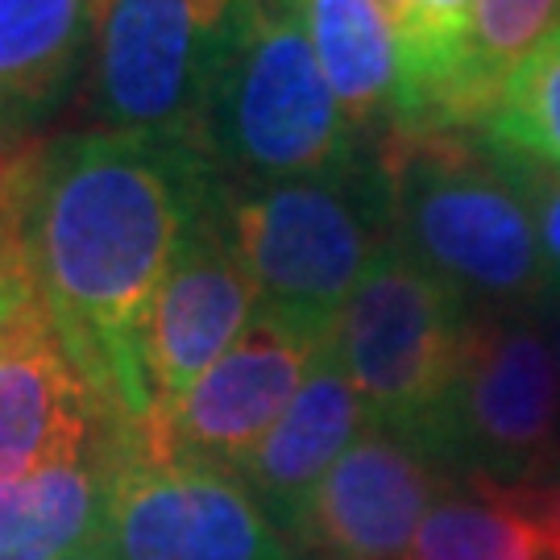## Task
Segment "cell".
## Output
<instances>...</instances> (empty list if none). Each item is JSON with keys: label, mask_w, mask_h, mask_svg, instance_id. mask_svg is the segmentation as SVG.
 <instances>
[{"label": "cell", "mask_w": 560, "mask_h": 560, "mask_svg": "<svg viewBox=\"0 0 560 560\" xmlns=\"http://www.w3.org/2000/svg\"><path fill=\"white\" fill-rule=\"evenodd\" d=\"M217 179L187 141L113 129L50 141L18 166L13 212L34 300L88 390L141 436L154 420V295Z\"/></svg>", "instance_id": "6da1fadb"}, {"label": "cell", "mask_w": 560, "mask_h": 560, "mask_svg": "<svg viewBox=\"0 0 560 560\" xmlns=\"http://www.w3.org/2000/svg\"><path fill=\"white\" fill-rule=\"evenodd\" d=\"M378 159L395 245L478 316L548 307L552 279L532 212L478 133H402L382 141Z\"/></svg>", "instance_id": "7a4b0ae2"}, {"label": "cell", "mask_w": 560, "mask_h": 560, "mask_svg": "<svg viewBox=\"0 0 560 560\" xmlns=\"http://www.w3.org/2000/svg\"><path fill=\"white\" fill-rule=\"evenodd\" d=\"M229 233L258 291V307L332 337L345 303L390 241V191L382 159L275 187H229Z\"/></svg>", "instance_id": "3957f363"}, {"label": "cell", "mask_w": 560, "mask_h": 560, "mask_svg": "<svg viewBox=\"0 0 560 560\" xmlns=\"http://www.w3.org/2000/svg\"><path fill=\"white\" fill-rule=\"evenodd\" d=\"M191 145L229 187L320 179L370 159L324 80L303 18H261L229 59Z\"/></svg>", "instance_id": "277c9868"}, {"label": "cell", "mask_w": 560, "mask_h": 560, "mask_svg": "<svg viewBox=\"0 0 560 560\" xmlns=\"http://www.w3.org/2000/svg\"><path fill=\"white\" fill-rule=\"evenodd\" d=\"M474 328V303L386 241L340 312L332 349L370 420L407 436L428 457Z\"/></svg>", "instance_id": "5b68a950"}, {"label": "cell", "mask_w": 560, "mask_h": 560, "mask_svg": "<svg viewBox=\"0 0 560 560\" xmlns=\"http://www.w3.org/2000/svg\"><path fill=\"white\" fill-rule=\"evenodd\" d=\"M261 18L258 0H104L92 59L104 129L191 145L224 67Z\"/></svg>", "instance_id": "8992f818"}, {"label": "cell", "mask_w": 560, "mask_h": 560, "mask_svg": "<svg viewBox=\"0 0 560 560\" xmlns=\"http://www.w3.org/2000/svg\"><path fill=\"white\" fill-rule=\"evenodd\" d=\"M428 457L474 490H520L557 474L560 365L540 312L478 316Z\"/></svg>", "instance_id": "52a82bcc"}, {"label": "cell", "mask_w": 560, "mask_h": 560, "mask_svg": "<svg viewBox=\"0 0 560 560\" xmlns=\"http://www.w3.org/2000/svg\"><path fill=\"white\" fill-rule=\"evenodd\" d=\"M104 552L113 560H295L249 486L212 465L166 460L129 436L113 474Z\"/></svg>", "instance_id": "ba28073f"}, {"label": "cell", "mask_w": 560, "mask_h": 560, "mask_svg": "<svg viewBox=\"0 0 560 560\" xmlns=\"http://www.w3.org/2000/svg\"><path fill=\"white\" fill-rule=\"evenodd\" d=\"M258 312V291L237 258L229 233V183L217 179L208 200L191 212L145 332V365L154 386V420L145 444L179 411L191 386L241 340Z\"/></svg>", "instance_id": "9c48e42d"}, {"label": "cell", "mask_w": 560, "mask_h": 560, "mask_svg": "<svg viewBox=\"0 0 560 560\" xmlns=\"http://www.w3.org/2000/svg\"><path fill=\"white\" fill-rule=\"evenodd\" d=\"M332 345L300 324L258 307L241 340L203 374L179 411L150 436V453L237 474V465L261 444L300 395L312 361Z\"/></svg>", "instance_id": "30bf717a"}, {"label": "cell", "mask_w": 560, "mask_h": 560, "mask_svg": "<svg viewBox=\"0 0 560 560\" xmlns=\"http://www.w3.org/2000/svg\"><path fill=\"white\" fill-rule=\"evenodd\" d=\"M436 499V465L423 448L370 420L316 486L295 544L320 560H407Z\"/></svg>", "instance_id": "8fae6325"}, {"label": "cell", "mask_w": 560, "mask_h": 560, "mask_svg": "<svg viewBox=\"0 0 560 560\" xmlns=\"http://www.w3.org/2000/svg\"><path fill=\"white\" fill-rule=\"evenodd\" d=\"M117 423L71 365L50 316L30 300L0 328V486L75 460Z\"/></svg>", "instance_id": "7c38bea8"}, {"label": "cell", "mask_w": 560, "mask_h": 560, "mask_svg": "<svg viewBox=\"0 0 560 560\" xmlns=\"http://www.w3.org/2000/svg\"><path fill=\"white\" fill-rule=\"evenodd\" d=\"M370 428V411L361 402L353 378L345 374L337 349L328 345L312 361L300 395L282 411V420L261 436V444L237 465V478L261 502L266 520L295 544L303 515L312 506L316 486L328 478L349 444Z\"/></svg>", "instance_id": "4fadbf2b"}, {"label": "cell", "mask_w": 560, "mask_h": 560, "mask_svg": "<svg viewBox=\"0 0 560 560\" xmlns=\"http://www.w3.org/2000/svg\"><path fill=\"white\" fill-rule=\"evenodd\" d=\"M129 436L141 432L117 428L83 457L0 486V560H67L104 548L113 474Z\"/></svg>", "instance_id": "5bb4252c"}, {"label": "cell", "mask_w": 560, "mask_h": 560, "mask_svg": "<svg viewBox=\"0 0 560 560\" xmlns=\"http://www.w3.org/2000/svg\"><path fill=\"white\" fill-rule=\"evenodd\" d=\"M303 25L353 133L386 138L402 101V50L378 0H307Z\"/></svg>", "instance_id": "9a60e30c"}, {"label": "cell", "mask_w": 560, "mask_h": 560, "mask_svg": "<svg viewBox=\"0 0 560 560\" xmlns=\"http://www.w3.org/2000/svg\"><path fill=\"white\" fill-rule=\"evenodd\" d=\"M104 0H0V101L18 117L50 104L96 38Z\"/></svg>", "instance_id": "2e32d148"}, {"label": "cell", "mask_w": 560, "mask_h": 560, "mask_svg": "<svg viewBox=\"0 0 560 560\" xmlns=\"http://www.w3.org/2000/svg\"><path fill=\"white\" fill-rule=\"evenodd\" d=\"M560 30V0H478L460 67V120L481 133L506 75Z\"/></svg>", "instance_id": "e0dca14e"}, {"label": "cell", "mask_w": 560, "mask_h": 560, "mask_svg": "<svg viewBox=\"0 0 560 560\" xmlns=\"http://www.w3.org/2000/svg\"><path fill=\"white\" fill-rule=\"evenodd\" d=\"M407 560H548L536 532L499 490L441 494Z\"/></svg>", "instance_id": "ac0fdd59"}, {"label": "cell", "mask_w": 560, "mask_h": 560, "mask_svg": "<svg viewBox=\"0 0 560 560\" xmlns=\"http://www.w3.org/2000/svg\"><path fill=\"white\" fill-rule=\"evenodd\" d=\"M478 138L560 171V30L506 75Z\"/></svg>", "instance_id": "d6986e66"}, {"label": "cell", "mask_w": 560, "mask_h": 560, "mask_svg": "<svg viewBox=\"0 0 560 560\" xmlns=\"http://www.w3.org/2000/svg\"><path fill=\"white\" fill-rule=\"evenodd\" d=\"M486 150L499 162L502 175L511 179V187L520 191V200L527 203L544 249V266H548V279H552V295H560V171L536 159H523L515 150H499L490 141H486Z\"/></svg>", "instance_id": "ffe728a7"}, {"label": "cell", "mask_w": 560, "mask_h": 560, "mask_svg": "<svg viewBox=\"0 0 560 560\" xmlns=\"http://www.w3.org/2000/svg\"><path fill=\"white\" fill-rule=\"evenodd\" d=\"M13 183H18V175H13ZM13 183L0 196V328L34 300V282L25 270V254H21L18 212H13Z\"/></svg>", "instance_id": "44dd1931"}, {"label": "cell", "mask_w": 560, "mask_h": 560, "mask_svg": "<svg viewBox=\"0 0 560 560\" xmlns=\"http://www.w3.org/2000/svg\"><path fill=\"white\" fill-rule=\"evenodd\" d=\"M499 494H506V499L515 502V511L536 532L544 557L560 560V478L527 481L520 490H499Z\"/></svg>", "instance_id": "7402d4cb"}, {"label": "cell", "mask_w": 560, "mask_h": 560, "mask_svg": "<svg viewBox=\"0 0 560 560\" xmlns=\"http://www.w3.org/2000/svg\"><path fill=\"white\" fill-rule=\"evenodd\" d=\"M18 125H21V117L0 101V187H4V179L13 175V166L21 162V154H13V133H18Z\"/></svg>", "instance_id": "603a6c76"}, {"label": "cell", "mask_w": 560, "mask_h": 560, "mask_svg": "<svg viewBox=\"0 0 560 560\" xmlns=\"http://www.w3.org/2000/svg\"><path fill=\"white\" fill-rule=\"evenodd\" d=\"M266 18H303L307 0H258Z\"/></svg>", "instance_id": "cb8c5ba5"}, {"label": "cell", "mask_w": 560, "mask_h": 560, "mask_svg": "<svg viewBox=\"0 0 560 560\" xmlns=\"http://www.w3.org/2000/svg\"><path fill=\"white\" fill-rule=\"evenodd\" d=\"M548 337H552V353H557V365H560V295L548 300Z\"/></svg>", "instance_id": "d4e9b609"}, {"label": "cell", "mask_w": 560, "mask_h": 560, "mask_svg": "<svg viewBox=\"0 0 560 560\" xmlns=\"http://www.w3.org/2000/svg\"><path fill=\"white\" fill-rule=\"evenodd\" d=\"M67 560H113L104 548H92V552H75V557H67Z\"/></svg>", "instance_id": "484cf974"}, {"label": "cell", "mask_w": 560, "mask_h": 560, "mask_svg": "<svg viewBox=\"0 0 560 560\" xmlns=\"http://www.w3.org/2000/svg\"><path fill=\"white\" fill-rule=\"evenodd\" d=\"M552 478H560V465H557V474H552Z\"/></svg>", "instance_id": "4316f807"}]
</instances>
